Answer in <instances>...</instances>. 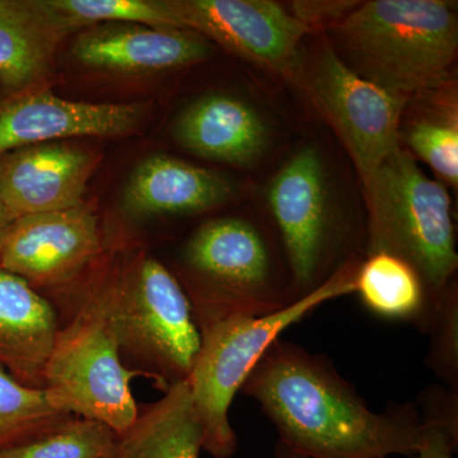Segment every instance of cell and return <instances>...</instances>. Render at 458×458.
<instances>
[{
    "mask_svg": "<svg viewBox=\"0 0 458 458\" xmlns=\"http://www.w3.org/2000/svg\"><path fill=\"white\" fill-rule=\"evenodd\" d=\"M241 394L255 400L279 442L307 458L410 457L421 433L417 403L373 411L325 354L276 339Z\"/></svg>",
    "mask_w": 458,
    "mask_h": 458,
    "instance_id": "6da1fadb",
    "label": "cell"
},
{
    "mask_svg": "<svg viewBox=\"0 0 458 458\" xmlns=\"http://www.w3.org/2000/svg\"><path fill=\"white\" fill-rule=\"evenodd\" d=\"M200 331L232 316L262 318L300 301L282 241L262 225L222 216L201 223L180 250V274Z\"/></svg>",
    "mask_w": 458,
    "mask_h": 458,
    "instance_id": "7a4b0ae2",
    "label": "cell"
},
{
    "mask_svg": "<svg viewBox=\"0 0 458 458\" xmlns=\"http://www.w3.org/2000/svg\"><path fill=\"white\" fill-rule=\"evenodd\" d=\"M111 251L59 310V331L44 373V390L54 405L74 417L106 424L122 434L140 406L123 366L111 316Z\"/></svg>",
    "mask_w": 458,
    "mask_h": 458,
    "instance_id": "3957f363",
    "label": "cell"
},
{
    "mask_svg": "<svg viewBox=\"0 0 458 458\" xmlns=\"http://www.w3.org/2000/svg\"><path fill=\"white\" fill-rule=\"evenodd\" d=\"M355 73L406 99L448 83L457 56L458 20L442 0L360 3L331 29Z\"/></svg>",
    "mask_w": 458,
    "mask_h": 458,
    "instance_id": "277c9868",
    "label": "cell"
},
{
    "mask_svg": "<svg viewBox=\"0 0 458 458\" xmlns=\"http://www.w3.org/2000/svg\"><path fill=\"white\" fill-rule=\"evenodd\" d=\"M111 316L123 366L165 393L188 382L201 345L191 303L174 274L146 251H111Z\"/></svg>",
    "mask_w": 458,
    "mask_h": 458,
    "instance_id": "5b68a950",
    "label": "cell"
},
{
    "mask_svg": "<svg viewBox=\"0 0 458 458\" xmlns=\"http://www.w3.org/2000/svg\"><path fill=\"white\" fill-rule=\"evenodd\" d=\"M361 182L369 213L366 256L386 252L408 262L426 286L433 316L458 269L445 186L429 179L403 148L386 157Z\"/></svg>",
    "mask_w": 458,
    "mask_h": 458,
    "instance_id": "8992f818",
    "label": "cell"
},
{
    "mask_svg": "<svg viewBox=\"0 0 458 458\" xmlns=\"http://www.w3.org/2000/svg\"><path fill=\"white\" fill-rule=\"evenodd\" d=\"M360 264L344 267L327 284L282 311L262 318L232 316L200 331V351L186 384L203 429V451L213 458H231L236 454L238 438L229 420V409L243 382L283 331L321 304L354 293Z\"/></svg>",
    "mask_w": 458,
    "mask_h": 458,
    "instance_id": "52a82bcc",
    "label": "cell"
},
{
    "mask_svg": "<svg viewBox=\"0 0 458 458\" xmlns=\"http://www.w3.org/2000/svg\"><path fill=\"white\" fill-rule=\"evenodd\" d=\"M267 199L300 300L361 261L351 255L349 233L331 210L324 161L316 148L298 150L283 165Z\"/></svg>",
    "mask_w": 458,
    "mask_h": 458,
    "instance_id": "ba28073f",
    "label": "cell"
},
{
    "mask_svg": "<svg viewBox=\"0 0 458 458\" xmlns=\"http://www.w3.org/2000/svg\"><path fill=\"white\" fill-rule=\"evenodd\" d=\"M293 77L339 135L361 180L401 148L409 99L364 80L334 47H319L306 65L298 62Z\"/></svg>",
    "mask_w": 458,
    "mask_h": 458,
    "instance_id": "9c48e42d",
    "label": "cell"
},
{
    "mask_svg": "<svg viewBox=\"0 0 458 458\" xmlns=\"http://www.w3.org/2000/svg\"><path fill=\"white\" fill-rule=\"evenodd\" d=\"M107 249L98 216L86 204L31 214L12 222L0 251V269L14 274L57 307L98 267Z\"/></svg>",
    "mask_w": 458,
    "mask_h": 458,
    "instance_id": "30bf717a",
    "label": "cell"
},
{
    "mask_svg": "<svg viewBox=\"0 0 458 458\" xmlns=\"http://www.w3.org/2000/svg\"><path fill=\"white\" fill-rule=\"evenodd\" d=\"M183 27L249 62L293 77L309 29L269 0H172Z\"/></svg>",
    "mask_w": 458,
    "mask_h": 458,
    "instance_id": "8fae6325",
    "label": "cell"
},
{
    "mask_svg": "<svg viewBox=\"0 0 458 458\" xmlns=\"http://www.w3.org/2000/svg\"><path fill=\"white\" fill-rule=\"evenodd\" d=\"M143 107L125 104L69 101L47 87L0 89V156L18 148L72 138H114L131 134Z\"/></svg>",
    "mask_w": 458,
    "mask_h": 458,
    "instance_id": "7c38bea8",
    "label": "cell"
},
{
    "mask_svg": "<svg viewBox=\"0 0 458 458\" xmlns=\"http://www.w3.org/2000/svg\"><path fill=\"white\" fill-rule=\"evenodd\" d=\"M96 161L66 140L11 150L0 156V200L13 219L80 207Z\"/></svg>",
    "mask_w": 458,
    "mask_h": 458,
    "instance_id": "4fadbf2b",
    "label": "cell"
},
{
    "mask_svg": "<svg viewBox=\"0 0 458 458\" xmlns=\"http://www.w3.org/2000/svg\"><path fill=\"white\" fill-rule=\"evenodd\" d=\"M209 53V45L198 33L131 23L87 27L72 47V55L87 68L129 74L195 64Z\"/></svg>",
    "mask_w": 458,
    "mask_h": 458,
    "instance_id": "5bb4252c",
    "label": "cell"
},
{
    "mask_svg": "<svg viewBox=\"0 0 458 458\" xmlns=\"http://www.w3.org/2000/svg\"><path fill=\"white\" fill-rule=\"evenodd\" d=\"M236 183L170 156H152L137 165L123 189V212L132 218L208 212L236 195Z\"/></svg>",
    "mask_w": 458,
    "mask_h": 458,
    "instance_id": "9a60e30c",
    "label": "cell"
},
{
    "mask_svg": "<svg viewBox=\"0 0 458 458\" xmlns=\"http://www.w3.org/2000/svg\"><path fill=\"white\" fill-rule=\"evenodd\" d=\"M174 135L189 152L237 167L258 164L270 141L260 114L242 99L222 93L205 95L186 107Z\"/></svg>",
    "mask_w": 458,
    "mask_h": 458,
    "instance_id": "2e32d148",
    "label": "cell"
},
{
    "mask_svg": "<svg viewBox=\"0 0 458 458\" xmlns=\"http://www.w3.org/2000/svg\"><path fill=\"white\" fill-rule=\"evenodd\" d=\"M60 316L49 298L0 269V369L20 384L44 388Z\"/></svg>",
    "mask_w": 458,
    "mask_h": 458,
    "instance_id": "e0dca14e",
    "label": "cell"
},
{
    "mask_svg": "<svg viewBox=\"0 0 458 458\" xmlns=\"http://www.w3.org/2000/svg\"><path fill=\"white\" fill-rule=\"evenodd\" d=\"M72 32L49 0H0V89L47 84L57 47Z\"/></svg>",
    "mask_w": 458,
    "mask_h": 458,
    "instance_id": "ac0fdd59",
    "label": "cell"
},
{
    "mask_svg": "<svg viewBox=\"0 0 458 458\" xmlns=\"http://www.w3.org/2000/svg\"><path fill=\"white\" fill-rule=\"evenodd\" d=\"M203 429L186 382L140 406L125 432L117 434L114 458H200Z\"/></svg>",
    "mask_w": 458,
    "mask_h": 458,
    "instance_id": "d6986e66",
    "label": "cell"
},
{
    "mask_svg": "<svg viewBox=\"0 0 458 458\" xmlns=\"http://www.w3.org/2000/svg\"><path fill=\"white\" fill-rule=\"evenodd\" d=\"M354 293L373 315L427 334L432 311L426 286L408 262L386 252L367 255L355 273Z\"/></svg>",
    "mask_w": 458,
    "mask_h": 458,
    "instance_id": "ffe728a7",
    "label": "cell"
},
{
    "mask_svg": "<svg viewBox=\"0 0 458 458\" xmlns=\"http://www.w3.org/2000/svg\"><path fill=\"white\" fill-rule=\"evenodd\" d=\"M72 418L54 405L47 390L27 387L0 369V451L35 441Z\"/></svg>",
    "mask_w": 458,
    "mask_h": 458,
    "instance_id": "44dd1931",
    "label": "cell"
},
{
    "mask_svg": "<svg viewBox=\"0 0 458 458\" xmlns=\"http://www.w3.org/2000/svg\"><path fill=\"white\" fill-rule=\"evenodd\" d=\"M405 140L414 153L433 168L439 182L457 188L458 114L456 95L434 102L433 110L419 114L406 128Z\"/></svg>",
    "mask_w": 458,
    "mask_h": 458,
    "instance_id": "7402d4cb",
    "label": "cell"
},
{
    "mask_svg": "<svg viewBox=\"0 0 458 458\" xmlns=\"http://www.w3.org/2000/svg\"><path fill=\"white\" fill-rule=\"evenodd\" d=\"M77 30L99 23H131L157 29L185 30L172 0H49Z\"/></svg>",
    "mask_w": 458,
    "mask_h": 458,
    "instance_id": "603a6c76",
    "label": "cell"
},
{
    "mask_svg": "<svg viewBox=\"0 0 458 458\" xmlns=\"http://www.w3.org/2000/svg\"><path fill=\"white\" fill-rule=\"evenodd\" d=\"M117 434L106 424L72 418L40 438L0 451V458H114Z\"/></svg>",
    "mask_w": 458,
    "mask_h": 458,
    "instance_id": "cb8c5ba5",
    "label": "cell"
},
{
    "mask_svg": "<svg viewBox=\"0 0 458 458\" xmlns=\"http://www.w3.org/2000/svg\"><path fill=\"white\" fill-rule=\"evenodd\" d=\"M426 366L452 390L458 391V293L456 282L445 289L428 327Z\"/></svg>",
    "mask_w": 458,
    "mask_h": 458,
    "instance_id": "d4e9b609",
    "label": "cell"
},
{
    "mask_svg": "<svg viewBox=\"0 0 458 458\" xmlns=\"http://www.w3.org/2000/svg\"><path fill=\"white\" fill-rule=\"evenodd\" d=\"M293 16L310 31L319 26L333 29L352 13L357 2H293Z\"/></svg>",
    "mask_w": 458,
    "mask_h": 458,
    "instance_id": "484cf974",
    "label": "cell"
},
{
    "mask_svg": "<svg viewBox=\"0 0 458 458\" xmlns=\"http://www.w3.org/2000/svg\"><path fill=\"white\" fill-rule=\"evenodd\" d=\"M458 448V428L421 420L418 450L409 458H454Z\"/></svg>",
    "mask_w": 458,
    "mask_h": 458,
    "instance_id": "4316f807",
    "label": "cell"
},
{
    "mask_svg": "<svg viewBox=\"0 0 458 458\" xmlns=\"http://www.w3.org/2000/svg\"><path fill=\"white\" fill-rule=\"evenodd\" d=\"M13 221L14 219L12 218L7 208H5L4 205H3L2 200H0V251H2L3 243H4L9 227H11L12 222Z\"/></svg>",
    "mask_w": 458,
    "mask_h": 458,
    "instance_id": "83f0119b",
    "label": "cell"
},
{
    "mask_svg": "<svg viewBox=\"0 0 458 458\" xmlns=\"http://www.w3.org/2000/svg\"><path fill=\"white\" fill-rule=\"evenodd\" d=\"M274 458H307L302 456V454H297V452L292 451L291 448L286 447V445H282V443L278 442V445H276V450H274Z\"/></svg>",
    "mask_w": 458,
    "mask_h": 458,
    "instance_id": "f1b7e54d",
    "label": "cell"
}]
</instances>
